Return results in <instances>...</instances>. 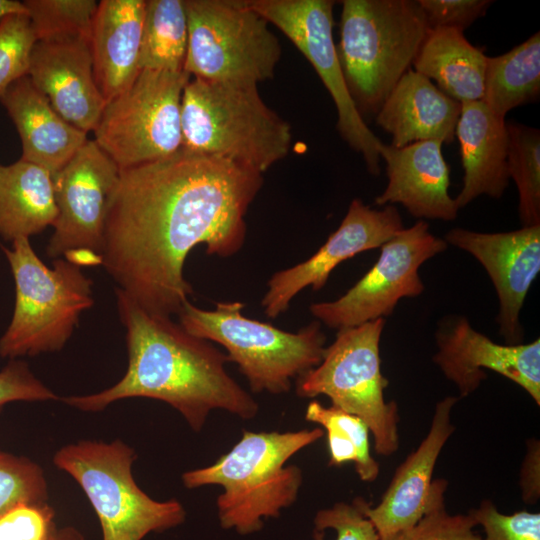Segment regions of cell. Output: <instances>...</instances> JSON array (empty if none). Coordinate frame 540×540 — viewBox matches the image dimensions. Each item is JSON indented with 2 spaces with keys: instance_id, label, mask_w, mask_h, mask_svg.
<instances>
[{
  "instance_id": "1",
  "label": "cell",
  "mask_w": 540,
  "mask_h": 540,
  "mask_svg": "<svg viewBox=\"0 0 540 540\" xmlns=\"http://www.w3.org/2000/svg\"><path fill=\"white\" fill-rule=\"evenodd\" d=\"M262 174L229 160L180 148L120 169L104 230L102 263L118 288L146 311L178 314L191 284L183 270L199 244L230 257L246 239L247 210Z\"/></svg>"
},
{
  "instance_id": "2",
  "label": "cell",
  "mask_w": 540,
  "mask_h": 540,
  "mask_svg": "<svg viewBox=\"0 0 540 540\" xmlns=\"http://www.w3.org/2000/svg\"><path fill=\"white\" fill-rule=\"evenodd\" d=\"M116 305L126 329V373L105 390L65 397L64 403L98 412L121 399L160 400L176 409L195 432L215 409L242 419L256 416L258 403L228 374L226 353L190 334L171 317L146 311L118 287Z\"/></svg>"
},
{
  "instance_id": "3",
  "label": "cell",
  "mask_w": 540,
  "mask_h": 540,
  "mask_svg": "<svg viewBox=\"0 0 540 540\" xmlns=\"http://www.w3.org/2000/svg\"><path fill=\"white\" fill-rule=\"evenodd\" d=\"M324 435L322 428L289 432L244 430L241 439L215 463L182 474L183 485L194 489L220 485L217 498L221 527L248 535L277 518L297 499L302 471L285 465L297 452Z\"/></svg>"
},
{
  "instance_id": "4",
  "label": "cell",
  "mask_w": 540,
  "mask_h": 540,
  "mask_svg": "<svg viewBox=\"0 0 540 540\" xmlns=\"http://www.w3.org/2000/svg\"><path fill=\"white\" fill-rule=\"evenodd\" d=\"M336 52L360 116H375L429 31L415 0H344Z\"/></svg>"
},
{
  "instance_id": "5",
  "label": "cell",
  "mask_w": 540,
  "mask_h": 540,
  "mask_svg": "<svg viewBox=\"0 0 540 540\" xmlns=\"http://www.w3.org/2000/svg\"><path fill=\"white\" fill-rule=\"evenodd\" d=\"M182 147L263 174L290 150V125L270 109L257 86L194 78L181 98Z\"/></svg>"
},
{
  "instance_id": "6",
  "label": "cell",
  "mask_w": 540,
  "mask_h": 540,
  "mask_svg": "<svg viewBox=\"0 0 540 540\" xmlns=\"http://www.w3.org/2000/svg\"><path fill=\"white\" fill-rule=\"evenodd\" d=\"M244 306L240 301H220L213 310H204L187 301L177 315L187 332L225 348L252 392H289L294 378L322 360L326 336L321 323L316 320L288 332L248 318L242 313Z\"/></svg>"
},
{
  "instance_id": "7",
  "label": "cell",
  "mask_w": 540,
  "mask_h": 540,
  "mask_svg": "<svg viewBox=\"0 0 540 540\" xmlns=\"http://www.w3.org/2000/svg\"><path fill=\"white\" fill-rule=\"evenodd\" d=\"M15 281V307L0 338V356L11 360L60 351L78 325L80 315L94 304L93 282L67 259L46 266L28 238L1 246Z\"/></svg>"
},
{
  "instance_id": "8",
  "label": "cell",
  "mask_w": 540,
  "mask_h": 540,
  "mask_svg": "<svg viewBox=\"0 0 540 540\" xmlns=\"http://www.w3.org/2000/svg\"><path fill=\"white\" fill-rule=\"evenodd\" d=\"M133 448L116 439L110 443L81 440L56 451L53 464L69 474L93 507L103 540H142L182 524L186 517L176 499L156 501L135 482Z\"/></svg>"
},
{
  "instance_id": "9",
  "label": "cell",
  "mask_w": 540,
  "mask_h": 540,
  "mask_svg": "<svg viewBox=\"0 0 540 540\" xmlns=\"http://www.w3.org/2000/svg\"><path fill=\"white\" fill-rule=\"evenodd\" d=\"M385 319L339 329L325 347L321 362L297 378L303 398L327 396L332 405L361 418L379 455L390 456L399 447L398 407L386 401L387 378L381 372L380 339Z\"/></svg>"
},
{
  "instance_id": "10",
  "label": "cell",
  "mask_w": 540,
  "mask_h": 540,
  "mask_svg": "<svg viewBox=\"0 0 540 540\" xmlns=\"http://www.w3.org/2000/svg\"><path fill=\"white\" fill-rule=\"evenodd\" d=\"M184 71L210 82L254 85L271 79L281 46L268 21L241 0H184Z\"/></svg>"
},
{
  "instance_id": "11",
  "label": "cell",
  "mask_w": 540,
  "mask_h": 540,
  "mask_svg": "<svg viewBox=\"0 0 540 540\" xmlns=\"http://www.w3.org/2000/svg\"><path fill=\"white\" fill-rule=\"evenodd\" d=\"M189 80L185 71L142 69L105 104L94 141L119 169L168 157L182 147L181 98Z\"/></svg>"
},
{
  "instance_id": "12",
  "label": "cell",
  "mask_w": 540,
  "mask_h": 540,
  "mask_svg": "<svg viewBox=\"0 0 540 540\" xmlns=\"http://www.w3.org/2000/svg\"><path fill=\"white\" fill-rule=\"evenodd\" d=\"M248 5L276 26L306 57L331 95L337 109L336 128L360 153L367 170L380 173L383 142L358 113L347 90L333 40L331 0H249Z\"/></svg>"
},
{
  "instance_id": "13",
  "label": "cell",
  "mask_w": 540,
  "mask_h": 540,
  "mask_svg": "<svg viewBox=\"0 0 540 540\" xmlns=\"http://www.w3.org/2000/svg\"><path fill=\"white\" fill-rule=\"evenodd\" d=\"M447 246L420 220L386 241L373 267L344 295L313 303L309 310L321 324L337 330L385 319L400 299L422 294L425 286L419 268Z\"/></svg>"
},
{
  "instance_id": "14",
  "label": "cell",
  "mask_w": 540,
  "mask_h": 540,
  "mask_svg": "<svg viewBox=\"0 0 540 540\" xmlns=\"http://www.w3.org/2000/svg\"><path fill=\"white\" fill-rule=\"evenodd\" d=\"M119 174V167L94 140L52 174L58 214L46 249L50 258L75 250L102 257L108 204Z\"/></svg>"
},
{
  "instance_id": "15",
  "label": "cell",
  "mask_w": 540,
  "mask_h": 540,
  "mask_svg": "<svg viewBox=\"0 0 540 540\" xmlns=\"http://www.w3.org/2000/svg\"><path fill=\"white\" fill-rule=\"evenodd\" d=\"M434 363L464 398L496 372L524 389L540 406V340L498 344L475 330L465 316L444 317L435 333Z\"/></svg>"
},
{
  "instance_id": "16",
  "label": "cell",
  "mask_w": 540,
  "mask_h": 540,
  "mask_svg": "<svg viewBox=\"0 0 540 540\" xmlns=\"http://www.w3.org/2000/svg\"><path fill=\"white\" fill-rule=\"evenodd\" d=\"M403 228L401 215L394 205L377 210L361 199H353L339 227L310 258L270 277L261 301L264 313L273 319L278 317L300 291L307 287L320 290L340 263L381 247Z\"/></svg>"
},
{
  "instance_id": "17",
  "label": "cell",
  "mask_w": 540,
  "mask_h": 540,
  "mask_svg": "<svg viewBox=\"0 0 540 540\" xmlns=\"http://www.w3.org/2000/svg\"><path fill=\"white\" fill-rule=\"evenodd\" d=\"M444 240L471 254L484 267L499 300V333L507 344L522 343L520 312L540 271V225L499 233L457 227L448 231Z\"/></svg>"
},
{
  "instance_id": "18",
  "label": "cell",
  "mask_w": 540,
  "mask_h": 540,
  "mask_svg": "<svg viewBox=\"0 0 540 540\" xmlns=\"http://www.w3.org/2000/svg\"><path fill=\"white\" fill-rule=\"evenodd\" d=\"M68 123L88 133L105 101L95 83L90 40L62 35L35 42L27 74Z\"/></svg>"
},
{
  "instance_id": "19",
  "label": "cell",
  "mask_w": 540,
  "mask_h": 540,
  "mask_svg": "<svg viewBox=\"0 0 540 540\" xmlns=\"http://www.w3.org/2000/svg\"><path fill=\"white\" fill-rule=\"evenodd\" d=\"M458 399L448 396L436 404L426 437L396 469L380 502H366L364 512L379 538L412 527L427 512L437 459L455 431L451 412Z\"/></svg>"
},
{
  "instance_id": "20",
  "label": "cell",
  "mask_w": 540,
  "mask_h": 540,
  "mask_svg": "<svg viewBox=\"0 0 540 540\" xmlns=\"http://www.w3.org/2000/svg\"><path fill=\"white\" fill-rule=\"evenodd\" d=\"M437 140L415 142L401 148L382 144L388 183L375 198L379 206L401 204L416 218L453 221L458 215L449 195L450 170Z\"/></svg>"
},
{
  "instance_id": "21",
  "label": "cell",
  "mask_w": 540,
  "mask_h": 540,
  "mask_svg": "<svg viewBox=\"0 0 540 540\" xmlns=\"http://www.w3.org/2000/svg\"><path fill=\"white\" fill-rule=\"evenodd\" d=\"M145 4V0L98 2L90 50L95 83L105 103L126 90L141 71Z\"/></svg>"
},
{
  "instance_id": "22",
  "label": "cell",
  "mask_w": 540,
  "mask_h": 540,
  "mask_svg": "<svg viewBox=\"0 0 540 540\" xmlns=\"http://www.w3.org/2000/svg\"><path fill=\"white\" fill-rule=\"evenodd\" d=\"M461 103L431 80L408 69L375 115L376 124L392 136L393 147L428 140H455Z\"/></svg>"
},
{
  "instance_id": "23",
  "label": "cell",
  "mask_w": 540,
  "mask_h": 540,
  "mask_svg": "<svg viewBox=\"0 0 540 540\" xmlns=\"http://www.w3.org/2000/svg\"><path fill=\"white\" fill-rule=\"evenodd\" d=\"M0 102L13 121L22 143V157L47 169H61L88 141L52 107L48 98L25 75L10 84Z\"/></svg>"
},
{
  "instance_id": "24",
  "label": "cell",
  "mask_w": 540,
  "mask_h": 540,
  "mask_svg": "<svg viewBox=\"0 0 540 540\" xmlns=\"http://www.w3.org/2000/svg\"><path fill=\"white\" fill-rule=\"evenodd\" d=\"M456 137L464 171L463 185L455 198L458 209L481 195L500 198L509 183L505 118L482 100L461 103Z\"/></svg>"
},
{
  "instance_id": "25",
  "label": "cell",
  "mask_w": 540,
  "mask_h": 540,
  "mask_svg": "<svg viewBox=\"0 0 540 540\" xmlns=\"http://www.w3.org/2000/svg\"><path fill=\"white\" fill-rule=\"evenodd\" d=\"M487 58L464 31L437 27L429 29L412 66L444 94L464 103L483 99Z\"/></svg>"
},
{
  "instance_id": "26",
  "label": "cell",
  "mask_w": 540,
  "mask_h": 540,
  "mask_svg": "<svg viewBox=\"0 0 540 540\" xmlns=\"http://www.w3.org/2000/svg\"><path fill=\"white\" fill-rule=\"evenodd\" d=\"M51 173L24 161L0 165V236L28 238L53 226L57 218Z\"/></svg>"
},
{
  "instance_id": "27",
  "label": "cell",
  "mask_w": 540,
  "mask_h": 540,
  "mask_svg": "<svg viewBox=\"0 0 540 540\" xmlns=\"http://www.w3.org/2000/svg\"><path fill=\"white\" fill-rule=\"evenodd\" d=\"M540 94V34L510 51L488 57L482 101L505 118L512 109L537 101Z\"/></svg>"
},
{
  "instance_id": "28",
  "label": "cell",
  "mask_w": 540,
  "mask_h": 540,
  "mask_svg": "<svg viewBox=\"0 0 540 540\" xmlns=\"http://www.w3.org/2000/svg\"><path fill=\"white\" fill-rule=\"evenodd\" d=\"M187 48L184 0L146 1L140 69L184 71Z\"/></svg>"
},
{
  "instance_id": "29",
  "label": "cell",
  "mask_w": 540,
  "mask_h": 540,
  "mask_svg": "<svg viewBox=\"0 0 540 540\" xmlns=\"http://www.w3.org/2000/svg\"><path fill=\"white\" fill-rule=\"evenodd\" d=\"M305 419L321 425L326 431L330 466L354 462L362 481L377 479L379 465L370 452V430L361 418L334 405L326 407L313 400L306 408Z\"/></svg>"
},
{
  "instance_id": "30",
  "label": "cell",
  "mask_w": 540,
  "mask_h": 540,
  "mask_svg": "<svg viewBox=\"0 0 540 540\" xmlns=\"http://www.w3.org/2000/svg\"><path fill=\"white\" fill-rule=\"evenodd\" d=\"M507 167L518 190L522 227L540 225V132L521 123H506Z\"/></svg>"
},
{
  "instance_id": "31",
  "label": "cell",
  "mask_w": 540,
  "mask_h": 540,
  "mask_svg": "<svg viewBox=\"0 0 540 540\" xmlns=\"http://www.w3.org/2000/svg\"><path fill=\"white\" fill-rule=\"evenodd\" d=\"M36 41L62 35H79L90 40L95 0H25Z\"/></svg>"
},
{
  "instance_id": "32",
  "label": "cell",
  "mask_w": 540,
  "mask_h": 540,
  "mask_svg": "<svg viewBox=\"0 0 540 540\" xmlns=\"http://www.w3.org/2000/svg\"><path fill=\"white\" fill-rule=\"evenodd\" d=\"M448 482L434 479L430 506L424 516L412 527L379 540H482L476 531V522L467 514H450L446 510L444 494Z\"/></svg>"
},
{
  "instance_id": "33",
  "label": "cell",
  "mask_w": 540,
  "mask_h": 540,
  "mask_svg": "<svg viewBox=\"0 0 540 540\" xmlns=\"http://www.w3.org/2000/svg\"><path fill=\"white\" fill-rule=\"evenodd\" d=\"M44 470L24 456L0 451V515L23 502H47Z\"/></svg>"
},
{
  "instance_id": "34",
  "label": "cell",
  "mask_w": 540,
  "mask_h": 540,
  "mask_svg": "<svg viewBox=\"0 0 540 540\" xmlns=\"http://www.w3.org/2000/svg\"><path fill=\"white\" fill-rule=\"evenodd\" d=\"M35 42L27 13H12L0 19V94L28 74Z\"/></svg>"
},
{
  "instance_id": "35",
  "label": "cell",
  "mask_w": 540,
  "mask_h": 540,
  "mask_svg": "<svg viewBox=\"0 0 540 540\" xmlns=\"http://www.w3.org/2000/svg\"><path fill=\"white\" fill-rule=\"evenodd\" d=\"M366 501L357 497L351 503L338 502L319 510L314 517L315 540H379L364 512Z\"/></svg>"
},
{
  "instance_id": "36",
  "label": "cell",
  "mask_w": 540,
  "mask_h": 540,
  "mask_svg": "<svg viewBox=\"0 0 540 540\" xmlns=\"http://www.w3.org/2000/svg\"><path fill=\"white\" fill-rule=\"evenodd\" d=\"M468 514L484 531L482 540H540V513L521 510L501 513L489 499Z\"/></svg>"
},
{
  "instance_id": "37",
  "label": "cell",
  "mask_w": 540,
  "mask_h": 540,
  "mask_svg": "<svg viewBox=\"0 0 540 540\" xmlns=\"http://www.w3.org/2000/svg\"><path fill=\"white\" fill-rule=\"evenodd\" d=\"M54 519L48 502L19 503L0 515V540H53Z\"/></svg>"
},
{
  "instance_id": "38",
  "label": "cell",
  "mask_w": 540,
  "mask_h": 540,
  "mask_svg": "<svg viewBox=\"0 0 540 540\" xmlns=\"http://www.w3.org/2000/svg\"><path fill=\"white\" fill-rule=\"evenodd\" d=\"M58 396L31 372L26 362L13 359L0 371V412L14 401L57 400Z\"/></svg>"
},
{
  "instance_id": "39",
  "label": "cell",
  "mask_w": 540,
  "mask_h": 540,
  "mask_svg": "<svg viewBox=\"0 0 540 540\" xmlns=\"http://www.w3.org/2000/svg\"><path fill=\"white\" fill-rule=\"evenodd\" d=\"M429 28L445 27L464 31L485 15L489 0H417Z\"/></svg>"
},
{
  "instance_id": "40",
  "label": "cell",
  "mask_w": 540,
  "mask_h": 540,
  "mask_svg": "<svg viewBox=\"0 0 540 540\" xmlns=\"http://www.w3.org/2000/svg\"><path fill=\"white\" fill-rule=\"evenodd\" d=\"M519 486L522 500L526 504H535L540 498V442L538 439L527 440L526 454L519 473Z\"/></svg>"
},
{
  "instance_id": "41",
  "label": "cell",
  "mask_w": 540,
  "mask_h": 540,
  "mask_svg": "<svg viewBox=\"0 0 540 540\" xmlns=\"http://www.w3.org/2000/svg\"><path fill=\"white\" fill-rule=\"evenodd\" d=\"M12 13H26L23 2L17 0H0V19Z\"/></svg>"
},
{
  "instance_id": "42",
  "label": "cell",
  "mask_w": 540,
  "mask_h": 540,
  "mask_svg": "<svg viewBox=\"0 0 540 540\" xmlns=\"http://www.w3.org/2000/svg\"><path fill=\"white\" fill-rule=\"evenodd\" d=\"M53 540H84L83 534L73 526L58 528Z\"/></svg>"
}]
</instances>
